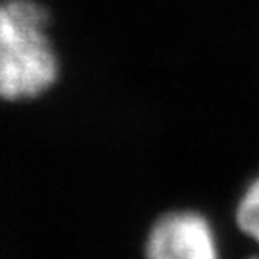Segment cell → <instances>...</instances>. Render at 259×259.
I'll return each mask as SVG.
<instances>
[{"label": "cell", "instance_id": "6da1fadb", "mask_svg": "<svg viewBox=\"0 0 259 259\" xmlns=\"http://www.w3.org/2000/svg\"><path fill=\"white\" fill-rule=\"evenodd\" d=\"M48 29L50 14L37 0L0 2L2 100H33L56 84L60 58Z\"/></svg>", "mask_w": 259, "mask_h": 259}, {"label": "cell", "instance_id": "7a4b0ae2", "mask_svg": "<svg viewBox=\"0 0 259 259\" xmlns=\"http://www.w3.org/2000/svg\"><path fill=\"white\" fill-rule=\"evenodd\" d=\"M144 259H223L213 221L198 209H171L146 232Z\"/></svg>", "mask_w": 259, "mask_h": 259}, {"label": "cell", "instance_id": "3957f363", "mask_svg": "<svg viewBox=\"0 0 259 259\" xmlns=\"http://www.w3.org/2000/svg\"><path fill=\"white\" fill-rule=\"evenodd\" d=\"M234 225L259 250V175L242 188L234 205Z\"/></svg>", "mask_w": 259, "mask_h": 259}, {"label": "cell", "instance_id": "277c9868", "mask_svg": "<svg viewBox=\"0 0 259 259\" xmlns=\"http://www.w3.org/2000/svg\"><path fill=\"white\" fill-rule=\"evenodd\" d=\"M250 259H259V251H257V253H255V255H251Z\"/></svg>", "mask_w": 259, "mask_h": 259}]
</instances>
